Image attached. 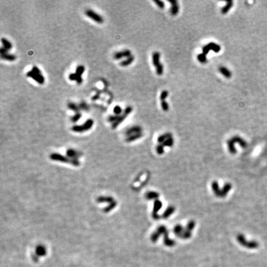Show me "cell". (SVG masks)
Masks as SVG:
<instances>
[{
	"label": "cell",
	"mask_w": 267,
	"mask_h": 267,
	"mask_svg": "<svg viewBox=\"0 0 267 267\" xmlns=\"http://www.w3.org/2000/svg\"><path fill=\"white\" fill-rule=\"evenodd\" d=\"M94 121L92 119H88L82 125H76L72 127V130L76 132H82L90 129L93 125Z\"/></svg>",
	"instance_id": "1"
},
{
	"label": "cell",
	"mask_w": 267,
	"mask_h": 267,
	"mask_svg": "<svg viewBox=\"0 0 267 267\" xmlns=\"http://www.w3.org/2000/svg\"><path fill=\"white\" fill-rule=\"evenodd\" d=\"M132 110H133V108L131 106H127L125 108V110L124 111L123 113L120 116V118H118V120L112 124L111 127L113 129H116L119 125H120L121 122H122L126 120V118L132 113Z\"/></svg>",
	"instance_id": "2"
},
{
	"label": "cell",
	"mask_w": 267,
	"mask_h": 267,
	"mask_svg": "<svg viewBox=\"0 0 267 267\" xmlns=\"http://www.w3.org/2000/svg\"><path fill=\"white\" fill-rule=\"evenodd\" d=\"M237 239L238 240L240 244H241L242 246L245 247L246 248L256 249L259 247V244L255 241H247L243 235H239Z\"/></svg>",
	"instance_id": "3"
},
{
	"label": "cell",
	"mask_w": 267,
	"mask_h": 267,
	"mask_svg": "<svg viewBox=\"0 0 267 267\" xmlns=\"http://www.w3.org/2000/svg\"><path fill=\"white\" fill-rule=\"evenodd\" d=\"M85 14L88 18L97 24H103L104 22V19L101 15L93 11L92 9H87Z\"/></svg>",
	"instance_id": "4"
},
{
	"label": "cell",
	"mask_w": 267,
	"mask_h": 267,
	"mask_svg": "<svg viewBox=\"0 0 267 267\" xmlns=\"http://www.w3.org/2000/svg\"><path fill=\"white\" fill-rule=\"evenodd\" d=\"M210 50L213 51L215 53H218L221 50V47L215 43L210 42L202 48L203 53L205 54V55H207Z\"/></svg>",
	"instance_id": "5"
},
{
	"label": "cell",
	"mask_w": 267,
	"mask_h": 267,
	"mask_svg": "<svg viewBox=\"0 0 267 267\" xmlns=\"http://www.w3.org/2000/svg\"><path fill=\"white\" fill-rule=\"evenodd\" d=\"M27 76L29 78H32L33 81L37 82L40 85H43L45 82V79H44L43 74H38L33 72L32 71H30L27 72Z\"/></svg>",
	"instance_id": "6"
},
{
	"label": "cell",
	"mask_w": 267,
	"mask_h": 267,
	"mask_svg": "<svg viewBox=\"0 0 267 267\" xmlns=\"http://www.w3.org/2000/svg\"><path fill=\"white\" fill-rule=\"evenodd\" d=\"M132 56V52L129 49H124V50L116 52L114 54L113 58H115L116 60H120L122 58H127Z\"/></svg>",
	"instance_id": "7"
},
{
	"label": "cell",
	"mask_w": 267,
	"mask_h": 267,
	"mask_svg": "<svg viewBox=\"0 0 267 267\" xmlns=\"http://www.w3.org/2000/svg\"><path fill=\"white\" fill-rule=\"evenodd\" d=\"M169 3L171 6L170 9V13L172 16H176L179 11V6L176 0H169Z\"/></svg>",
	"instance_id": "8"
},
{
	"label": "cell",
	"mask_w": 267,
	"mask_h": 267,
	"mask_svg": "<svg viewBox=\"0 0 267 267\" xmlns=\"http://www.w3.org/2000/svg\"><path fill=\"white\" fill-rule=\"evenodd\" d=\"M142 131V128L139 126H132L130 128L127 129L126 131V136H130L134 134H136L141 133Z\"/></svg>",
	"instance_id": "9"
},
{
	"label": "cell",
	"mask_w": 267,
	"mask_h": 267,
	"mask_svg": "<svg viewBox=\"0 0 267 267\" xmlns=\"http://www.w3.org/2000/svg\"><path fill=\"white\" fill-rule=\"evenodd\" d=\"M160 53L158 51H155L152 54V63L154 66L156 67L159 64H161L160 63Z\"/></svg>",
	"instance_id": "10"
},
{
	"label": "cell",
	"mask_w": 267,
	"mask_h": 267,
	"mask_svg": "<svg viewBox=\"0 0 267 267\" xmlns=\"http://www.w3.org/2000/svg\"><path fill=\"white\" fill-rule=\"evenodd\" d=\"M218 70L220 72V73L222 74V75L223 76H225L226 78L229 79V78L231 77L232 73L227 67L221 66L219 67Z\"/></svg>",
	"instance_id": "11"
},
{
	"label": "cell",
	"mask_w": 267,
	"mask_h": 267,
	"mask_svg": "<svg viewBox=\"0 0 267 267\" xmlns=\"http://www.w3.org/2000/svg\"><path fill=\"white\" fill-rule=\"evenodd\" d=\"M134 59H135V57L133 55H132L129 57L126 58V59H124V60H122V61H121L120 63V65L122 67L129 66L134 62Z\"/></svg>",
	"instance_id": "12"
},
{
	"label": "cell",
	"mask_w": 267,
	"mask_h": 267,
	"mask_svg": "<svg viewBox=\"0 0 267 267\" xmlns=\"http://www.w3.org/2000/svg\"><path fill=\"white\" fill-rule=\"evenodd\" d=\"M1 58L3 59V60H5L9 62H13L16 60L17 57L16 55H14L13 54H10V53H6L4 54H1Z\"/></svg>",
	"instance_id": "13"
},
{
	"label": "cell",
	"mask_w": 267,
	"mask_h": 267,
	"mask_svg": "<svg viewBox=\"0 0 267 267\" xmlns=\"http://www.w3.org/2000/svg\"><path fill=\"white\" fill-rule=\"evenodd\" d=\"M233 6V1H227L225 6L221 9V13L223 14H226L229 11V10Z\"/></svg>",
	"instance_id": "14"
},
{
	"label": "cell",
	"mask_w": 267,
	"mask_h": 267,
	"mask_svg": "<svg viewBox=\"0 0 267 267\" xmlns=\"http://www.w3.org/2000/svg\"><path fill=\"white\" fill-rule=\"evenodd\" d=\"M1 41L3 44V47L8 49L9 51L11 50L13 48V44L11 42L9 41L6 38H1Z\"/></svg>",
	"instance_id": "15"
},
{
	"label": "cell",
	"mask_w": 267,
	"mask_h": 267,
	"mask_svg": "<svg viewBox=\"0 0 267 267\" xmlns=\"http://www.w3.org/2000/svg\"><path fill=\"white\" fill-rule=\"evenodd\" d=\"M67 108L69 109V110L74 112H75L76 113H79V111H80L81 110L79 106H78L77 105H76V103H72V102H70L67 104Z\"/></svg>",
	"instance_id": "16"
},
{
	"label": "cell",
	"mask_w": 267,
	"mask_h": 267,
	"mask_svg": "<svg viewBox=\"0 0 267 267\" xmlns=\"http://www.w3.org/2000/svg\"><path fill=\"white\" fill-rule=\"evenodd\" d=\"M142 133H138L136 134H134L130 136H128L126 138V141L127 142H132V141H135L138 138H140V137H142Z\"/></svg>",
	"instance_id": "17"
},
{
	"label": "cell",
	"mask_w": 267,
	"mask_h": 267,
	"mask_svg": "<svg viewBox=\"0 0 267 267\" xmlns=\"http://www.w3.org/2000/svg\"><path fill=\"white\" fill-rule=\"evenodd\" d=\"M172 137V134L171 133H165L164 134H162L158 138V142H163L166 140L168 138Z\"/></svg>",
	"instance_id": "18"
},
{
	"label": "cell",
	"mask_w": 267,
	"mask_h": 267,
	"mask_svg": "<svg viewBox=\"0 0 267 267\" xmlns=\"http://www.w3.org/2000/svg\"><path fill=\"white\" fill-rule=\"evenodd\" d=\"M85 72V67L83 65H79L76 69V74L77 77H82V74Z\"/></svg>",
	"instance_id": "19"
},
{
	"label": "cell",
	"mask_w": 267,
	"mask_h": 267,
	"mask_svg": "<svg viewBox=\"0 0 267 267\" xmlns=\"http://www.w3.org/2000/svg\"><path fill=\"white\" fill-rule=\"evenodd\" d=\"M197 59L200 63L204 64L206 63L207 61V55H205L204 53H200L199 54L197 55Z\"/></svg>",
	"instance_id": "20"
},
{
	"label": "cell",
	"mask_w": 267,
	"mask_h": 267,
	"mask_svg": "<svg viewBox=\"0 0 267 267\" xmlns=\"http://www.w3.org/2000/svg\"><path fill=\"white\" fill-rule=\"evenodd\" d=\"M163 72H164V66H163V64L161 63L158 66L156 67V72L157 74V75L161 76L163 74Z\"/></svg>",
	"instance_id": "21"
},
{
	"label": "cell",
	"mask_w": 267,
	"mask_h": 267,
	"mask_svg": "<svg viewBox=\"0 0 267 267\" xmlns=\"http://www.w3.org/2000/svg\"><path fill=\"white\" fill-rule=\"evenodd\" d=\"M81 117H82V114L80 112L77 113L73 116L71 117V121L73 122H76L79 120H80V119L81 118Z\"/></svg>",
	"instance_id": "22"
},
{
	"label": "cell",
	"mask_w": 267,
	"mask_h": 267,
	"mask_svg": "<svg viewBox=\"0 0 267 267\" xmlns=\"http://www.w3.org/2000/svg\"><path fill=\"white\" fill-rule=\"evenodd\" d=\"M173 143H174V139L172 137H170L169 138H168L166 140L163 142V146H171L172 145Z\"/></svg>",
	"instance_id": "23"
},
{
	"label": "cell",
	"mask_w": 267,
	"mask_h": 267,
	"mask_svg": "<svg viewBox=\"0 0 267 267\" xmlns=\"http://www.w3.org/2000/svg\"><path fill=\"white\" fill-rule=\"evenodd\" d=\"M120 115H115V114L113 115H110L108 118V121L111 122V123L115 122L118 120V118H120Z\"/></svg>",
	"instance_id": "24"
},
{
	"label": "cell",
	"mask_w": 267,
	"mask_h": 267,
	"mask_svg": "<svg viewBox=\"0 0 267 267\" xmlns=\"http://www.w3.org/2000/svg\"><path fill=\"white\" fill-rule=\"evenodd\" d=\"M122 111V108L120 106H119V105L115 106L113 108V113H114V114H115V115H121L120 114H121Z\"/></svg>",
	"instance_id": "25"
},
{
	"label": "cell",
	"mask_w": 267,
	"mask_h": 267,
	"mask_svg": "<svg viewBox=\"0 0 267 267\" xmlns=\"http://www.w3.org/2000/svg\"><path fill=\"white\" fill-rule=\"evenodd\" d=\"M161 106L162 108V110L164 111H168V110H169V108H170L169 105H168V103L165 100L161 101Z\"/></svg>",
	"instance_id": "26"
},
{
	"label": "cell",
	"mask_w": 267,
	"mask_h": 267,
	"mask_svg": "<svg viewBox=\"0 0 267 267\" xmlns=\"http://www.w3.org/2000/svg\"><path fill=\"white\" fill-rule=\"evenodd\" d=\"M168 95H169V93H168V92L167 90L162 91V92L161 93V95H160L161 100V101H164L165 99L168 97Z\"/></svg>",
	"instance_id": "27"
},
{
	"label": "cell",
	"mask_w": 267,
	"mask_h": 267,
	"mask_svg": "<svg viewBox=\"0 0 267 267\" xmlns=\"http://www.w3.org/2000/svg\"><path fill=\"white\" fill-rule=\"evenodd\" d=\"M154 3L157 5V6L158 8H160V9H163L165 8V3L163 1H160V0H155Z\"/></svg>",
	"instance_id": "28"
},
{
	"label": "cell",
	"mask_w": 267,
	"mask_h": 267,
	"mask_svg": "<svg viewBox=\"0 0 267 267\" xmlns=\"http://www.w3.org/2000/svg\"><path fill=\"white\" fill-rule=\"evenodd\" d=\"M68 78L71 81H76V82L77 79V76L76 73H71L69 75Z\"/></svg>",
	"instance_id": "29"
},
{
	"label": "cell",
	"mask_w": 267,
	"mask_h": 267,
	"mask_svg": "<svg viewBox=\"0 0 267 267\" xmlns=\"http://www.w3.org/2000/svg\"><path fill=\"white\" fill-rule=\"evenodd\" d=\"M32 71L33 72L36 73V74H42V71H41L40 69H39L37 66H33V67H32Z\"/></svg>",
	"instance_id": "30"
},
{
	"label": "cell",
	"mask_w": 267,
	"mask_h": 267,
	"mask_svg": "<svg viewBox=\"0 0 267 267\" xmlns=\"http://www.w3.org/2000/svg\"><path fill=\"white\" fill-rule=\"evenodd\" d=\"M79 107H80V109L83 110H88V106L86 103H82L80 104L79 105Z\"/></svg>",
	"instance_id": "31"
},
{
	"label": "cell",
	"mask_w": 267,
	"mask_h": 267,
	"mask_svg": "<svg viewBox=\"0 0 267 267\" xmlns=\"http://www.w3.org/2000/svg\"><path fill=\"white\" fill-rule=\"evenodd\" d=\"M8 52H9L8 49H6V48H4L3 46L1 47V48H0V53H1V54H6V53H8Z\"/></svg>",
	"instance_id": "32"
}]
</instances>
